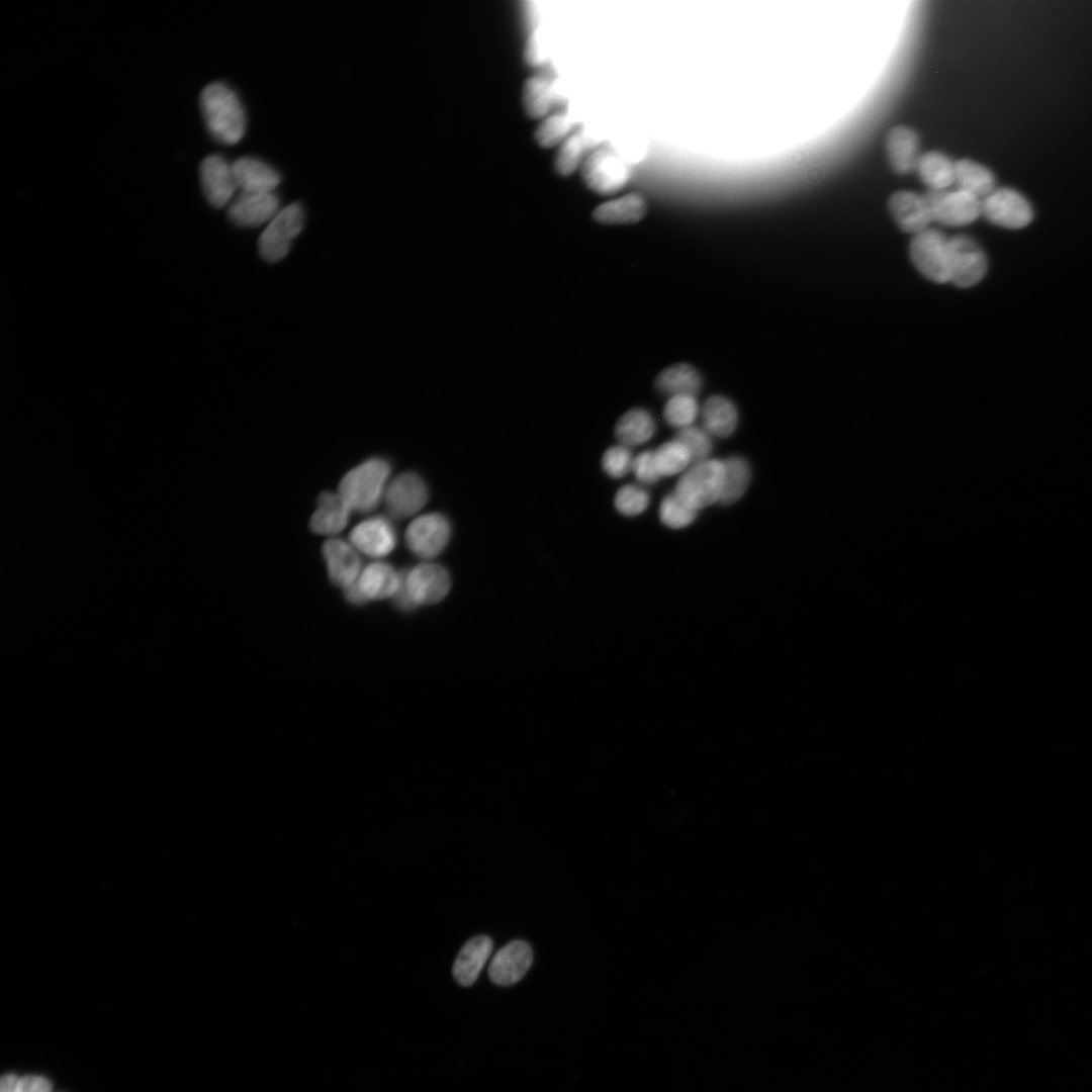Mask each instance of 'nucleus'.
<instances>
[{
	"label": "nucleus",
	"mask_w": 1092,
	"mask_h": 1092,
	"mask_svg": "<svg viewBox=\"0 0 1092 1092\" xmlns=\"http://www.w3.org/2000/svg\"><path fill=\"white\" fill-rule=\"evenodd\" d=\"M646 210L645 199L640 194L628 193L598 205L593 217L603 224L634 223L643 218Z\"/></svg>",
	"instance_id": "obj_24"
},
{
	"label": "nucleus",
	"mask_w": 1092,
	"mask_h": 1092,
	"mask_svg": "<svg viewBox=\"0 0 1092 1092\" xmlns=\"http://www.w3.org/2000/svg\"><path fill=\"white\" fill-rule=\"evenodd\" d=\"M572 132V122L564 112L550 113L540 120L534 131L536 143L544 148L558 147Z\"/></svg>",
	"instance_id": "obj_33"
},
{
	"label": "nucleus",
	"mask_w": 1092,
	"mask_h": 1092,
	"mask_svg": "<svg viewBox=\"0 0 1092 1092\" xmlns=\"http://www.w3.org/2000/svg\"><path fill=\"white\" fill-rule=\"evenodd\" d=\"M533 951L528 942L513 940L498 949L488 967V976L498 986H509L520 981L529 970Z\"/></svg>",
	"instance_id": "obj_17"
},
{
	"label": "nucleus",
	"mask_w": 1092,
	"mask_h": 1092,
	"mask_svg": "<svg viewBox=\"0 0 1092 1092\" xmlns=\"http://www.w3.org/2000/svg\"><path fill=\"white\" fill-rule=\"evenodd\" d=\"M232 167L241 191H274L281 181L279 172L257 157H240L232 162Z\"/></svg>",
	"instance_id": "obj_20"
},
{
	"label": "nucleus",
	"mask_w": 1092,
	"mask_h": 1092,
	"mask_svg": "<svg viewBox=\"0 0 1092 1092\" xmlns=\"http://www.w3.org/2000/svg\"><path fill=\"white\" fill-rule=\"evenodd\" d=\"M705 430L717 437H728L737 426V411L728 398L721 395L709 397L702 410Z\"/></svg>",
	"instance_id": "obj_27"
},
{
	"label": "nucleus",
	"mask_w": 1092,
	"mask_h": 1092,
	"mask_svg": "<svg viewBox=\"0 0 1092 1092\" xmlns=\"http://www.w3.org/2000/svg\"><path fill=\"white\" fill-rule=\"evenodd\" d=\"M675 439L688 448L694 465L706 461L712 451L710 434L705 429L692 426L684 428Z\"/></svg>",
	"instance_id": "obj_37"
},
{
	"label": "nucleus",
	"mask_w": 1092,
	"mask_h": 1092,
	"mask_svg": "<svg viewBox=\"0 0 1092 1092\" xmlns=\"http://www.w3.org/2000/svg\"><path fill=\"white\" fill-rule=\"evenodd\" d=\"M350 512L351 509L339 493L325 491L317 498L309 527L315 534L336 535L347 526Z\"/></svg>",
	"instance_id": "obj_23"
},
{
	"label": "nucleus",
	"mask_w": 1092,
	"mask_h": 1092,
	"mask_svg": "<svg viewBox=\"0 0 1092 1092\" xmlns=\"http://www.w3.org/2000/svg\"><path fill=\"white\" fill-rule=\"evenodd\" d=\"M932 221L947 226H963L981 215V199L961 189L929 191L924 195Z\"/></svg>",
	"instance_id": "obj_9"
},
{
	"label": "nucleus",
	"mask_w": 1092,
	"mask_h": 1092,
	"mask_svg": "<svg viewBox=\"0 0 1092 1092\" xmlns=\"http://www.w3.org/2000/svg\"><path fill=\"white\" fill-rule=\"evenodd\" d=\"M303 225L304 211L298 202L279 209L259 238L261 257L270 263H276L285 258L291 242L299 235Z\"/></svg>",
	"instance_id": "obj_7"
},
{
	"label": "nucleus",
	"mask_w": 1092,
	"mask_h": 1092,
	"mask_svg": "<svg viewBox=\"0 0 1092 1092\" xmlns=\"http://www.w3.org/2000/svg\"><path fill=\"white\" fill-rule=\"evenodd\" d=\"M429 492L423 478L415 472H403L394 477L384 492L387 513L394 519H404L419 513L427 504Z\"/></svg>",
	"instance_id": "obj_13"
},
{
	"label": "nucleus",
	"mask_w": 1092,
	"mask_h": 1092,
	"mask_svg": "<svg viewBox=\"0 0 1092 1092\" xmlns=\"http://www.w3.org/2000/svg\"><path fill=\"white\" fill-rule=\"evenodd\" d=\"M18 1077L15 1074H6L1 1078L0 1090L1 1092H13Z\"/></svg>",
	"instance_id": "obj_44"
},
{
	"label": "nucleus",
	"mask_w": 1092,
	"mask_h": 1092,
	"mask_svg": "<svg viewBox=\"0 0 1092 1092\" xmlns=\"http://www.w3.org/2000/svg\"><path fill=\"white\" fill-rule=\"evenodd\" d=\"M915 170L931 191L946 190L954 183V162L939 151H928L920 155Z\"/></svg>",
	"instance_id": "obj_25"
},
{
	"label": "nucleus",
	"mask_w": 1092,
	"mask_h": 1092,
	"mask_svg": "<svg viewBox=\"0 0 1092 1092\" xmlns=\"http://www.w3.org/2000/svg\"><path fill=\"white\" fill-rule=\"evenodd\" d=\"M632 470L637 479L643 483H655L662 476L656 463L654 451H644L639 454L633 460Z\"/></svg>",
	"instance_id": "obj_40"
},
{
	"label": "nucleus",
	"mask_w": 1092,
	"mask_h": 1092,
	"mask_svg": "<svg viewBox=\"0 0 1092 1092\" xmlns=\"http://www.w3.org/2000/svg\"><path fill=\"white\" fill-rule=\"evenodd\" d=\"M649 495L643 488L636 485L621 487L615 496L616 509L625 516L641 514L648 506Z\"/></svg>",
	"instance_id": "obj_38"
},
{
	"label": "nucleus",
	"mask_w": 1092,
	"mask_h": 1092,
	"mask_svg": "<svg viewBox=\"0 0 1092 1092\" xmlns=\"http://www.w3.org/2000/svg\"><path fill=\"white\" fill-rule=\"evenodd\" d=\"M524 18L530 32L537 30L540 22L539 10L535 2H524Z\"/></svg>",
	"instance_id": "obj_43"
},
{
	"label": "nucleus",
	"mask_w": 1092,
	"mask_h": 1092,
	"mask_svg": "<svg viewBox=\"0 0 1092 1092\" xmlns=\"http://www.w3.org/2000/svg\"><path fill=\"white\" fill-rule=\"evenodd\" d=\"M555 101V90L550 79L542 75L529 77L523 86L522 103L526 114L532 119H542Z\"/></svg>",
	"instance_id": "obj_28"
},
{
	"label": "nucleus",
	"mask_w": 1092,
	"mask_h": 1092,
	"mask_svg": "<svg viewBox=\"0 0 1092 1092\" xmlns=\"http://www.w3.org/2000/svg\"><path fill=\"white\" fill-rule=\"evenodd\" d=\"M450 536L451 526L447 518L430 513L412 521L405 532V543L415 555L430 559L444 550Z\"/></svg>",
	"instance_id": "obj_12"
},
{
	"label": "nucleus",
	"mask_w": 1092,
	"mask_h": 1092,
	"mask_svg": "<svg viewBox=\"0 0 1092 1092\" xmlns=\"http://www.w3.org/2000/svg\"><path fill=\"white\" fill-rule=\"evenodd\" d=\"M524 60L530 67L542 66L543 49L538 30L530 32L524 49Z\"/></svg>",
	"instance_id": "obj_42"
},
{
	"label": "nucleus",
	"mask_w": 1092,
	"mask_h": 1092,
	"mask_svg": "<svg viewBox=\"0 0 1092 1092\" xmlns=\"http://www.w3.org/2000/svg\"><path fill=\"white\" fill-rule=\"evenodd\" d=\"M579 170L585 186L600 195L620 192L632 176L631 164L611 147H601L589 153Z\"/></svg>",
	"instance_id": "obj_4"
},
{
	"label": "nucleus",
	"mask_w": 1092,
	"mask_h": 1092,
	"mask_svg": "<svg viewBox=\"0 0 1092 1092\" xmlns=\"http://www.w3.org/2000/svg\"><path fill=\"white\" fill-rule=\"evenodd\" d=\"M582 131H572L558 147L554 156V170L560 176H570L580 168L587 148Z\"/></svg>",
	"instance_id": "obj_32"
},
{
	"label": "nucleus",
	"mask_w": 1092,
	"mask_h": 1092,
	"mask_svg": "<svg viewBox=\"0 0 1092 1092\" xmlns=\"http://www.w3.org/2000/svg\"><path fill=\"white\" fill-rule=\"evenodd\" d=\"M323 555L331 581L343 589L352 585L362 571L357 549L343 539L333 538L323 546Z\"/></svg>",
	"instance_id": "obj_18"
},
{
	"label": "nucleus",
	"mask_w": 1092,
	"mask_h": 1092,
	"mask_svg": "<svg viewBox=\"0 0 1092 1092\" xmlns=\"http://www.w3.org/2000/svg\"><path fill=\"white\" fill-rule=\"evenodd\" d=\"M954 183L958 189L981 200L996 189L994 174L984 165L970 159L954 162Z\"/></svg>",
	"instance_id": "obj_26"
},
{
	"label": "nucleus",
	"mask_w": 1092,
	"mask_h": 1092,
	"mask_svg": "<svg viewBox=\"0 0 1092 1092\" xmlns=\"http://www.w3.org/2000/svg\"><path fill=\"white\" fill-rule=\"evenodd\" d=\"M633 460L627 447L623 445L614 446L605 452L602 466L609 476L620 478L632 469Z\"/></svg>",
	"instance_id": "obj_39"
},
{
	"label": "nucleus",
	"mask_w": 1092,
	"mask_h": 1092,
	"mask_svg": "<svg viewBox=\"0 0 1092 1092\" xmlns=\"http://www.w3.org/2000/svg\"><path fill=\"white\" fill-rule=\"evenodd\" d=\"M490 937L478 935L469 939L459 951L453 965V977L464 987L471 986L477 979L492 951Z\"/></svg>",
	"instance_id": "obj_22"
},
{
	"label": "nucleus",
	"mask_w": 1092,
	"mask_h": 1092,
	"mask_svg": "<svg viewBox=\"0 0 1092 1092\" xmlns=\"http://www.w3.org/2000/svg\"><path fill=\"white\" fill-rule=\"evenodd\" d=\"M53 1085L46 1077L26 1075L18 1078L13 1092H52Z\"/></svg>",
	"instance_id": "obj_41"
},
{
	"label": "nucleus",
	"mask_w": 1092,
	"mask_h": 1092,
	"mask_svg": "<svg viewBox=\"0 0 1092 1092\" xmlns=\"http://www.w3.org/2000/svg\"><path fill=\"white\" fill-rule=\"evenodd\" d=\"M699 412L698 402L693 395H675L667 400L663 415L665 421L680 429L690 427Z\"/></svg>",
	"instance_id": "obj_35"
},
{
	"label": "nucleus",
	"mask_w": 1092,
	"mask_h": 1092,
	"mask_svg": "<svg viewBox=\"0 0 1092 1092\" xmlns=\"http://www.w3.org/2000/svg\"><path fill=\"white\" fill-rule=\"evenodd\" d=\"M725 475L724 462L712 459L695 464L677 481L674 493L695 510L718 502Z\"/></svg>",
	"instance_id": "obj_5"
},
{
	"label": "nucleus",
	"mask_w": 1092,
	"mask_h": 1092,
	"mask_svg": "<svg viewBox=\"0 0 1092 1092\" xmlns=\"http://www.w3.org/2000/svg\"><path fill=\"white\" fill-rule=\"evenodd\" d=\"M349 538L358 551L374 558L388 555L396 545L394 526L383 516L360 522L352 529Z\"/></svg>",
	"instance_id": "obj_16"
},
{
	"label": "nucleus",
	"mask_w": 1092,
	"mask_h": 1092,
	"mask_svg": "<svg viewBox=\"0 0 1092 1092\" xmlns=\"http://www.w3.org/2000/svg\"><path fill=\"white\" fill-rule=\"evenodd\" d=\"M910 258L915 268L927 279L936 283L950 280L948 239L940 231L928 228L914 235L910 244Z\"/></svg>",
	"instance_id": "obj_6"
},
{
	"label": "nucleus",
	"mask_w": 1092,
	"mask_h": 1092,
	"mask_svg": "<svg viewBox=\"0 0 1092 1092\" xmlns=\"http://www.w3.org/2000/svg\"><path fill=\"white\" fill-rule=\"evenodd\" d=\"M450 576L439 564L421 563L412 569L400 570V584L393 596L395 606L411 611L420 605L443 600L450 589Z\"/></svg>",
	"instance_id": "obj_3"
},
{
	"label": "nucleus",
	"mask_w": 1092,
	"mask_h": 1092,
	"mask_svg": "<svg viewBox=\"0 0 1092 1092\" xmlns=\"http://www.w3.org/2000/svg\"><path fill=\"white\" fill-rule=\"evenodd\" d=\"M889 211L905 233L916 235L929 228L932 221L924 195L911 190L894 192L888 202Z\"/></svg>",
	"instance_id": "obj_19"
},
{
	"label": "nucleus",
	"mask_w": 1092,
	"mask_h": 1092,
	"mask_svg": "<svg viewBox=\"0 0 1092 1092\" xmlns=\"http://www.w3.org/2000/svg\"><path fill=\"white\" fill-rule=\"evenodd\" d=\"M950 256V282L961 288L979 283L988 269V262L981 247L972 238L956 236L948 239Z\"/></svg>",
	"instance_id": "obj_11"
},
{
	"label": "nucleus",
	"mask_w": 1092,
	"mask_h": 1092,
	"mask_svg": "<svg viewBox=\"0 0 1092 1092\" xmlns=\"http://www.w3.org/2000/svg\"><path fill=\"white\" fill-rule=\"evenodd\" d=\"M202 115L210 134L226 145L238 143L246 130V112L236 91L223 82H212L199 97Z\"/></svg>",
	"instance_id": "obj_1"
},
{
	"label": "nucleus",
	"mask_w": 1092,
	"mask_h": 1092,
	"mask_svg": "<svg viewBox=\"0 0 1092 1092\" xmlns=\"http://www.w3.org/2000/svg\"><path fill=\"white\" fill-rule=\"evenodd\" d=\"M199 174L203 193L212 206L220 208L232 201L238 189L232 163L220 155H209L202 160Z\"/></svg>",
	"instance_id": "obj_15"
},
{
	"label": "nucleus",
	"mask_w": 1092,
	"mask_h": 1092,
	"mask_svg": "<svg viewBox=\"0 0 1092 1092\" xmlns=\"http://www.w3.org/2000/svg\"><path fill=\"white\" fill-rule=\"evenodd\" d=\"M981 215L995 225L1010 230L1022 229L1033 218L1026 198L1008 187L996 188L981 200Z\"/></svg>",
	"instance_id": "obj_8"
},
{
	"label": "nucleus",
	"mask_w": 1092,
	"mask_h": 1092,
	"mask_svg": "<svg viewBox=\"0 0 1092 1092\" xmlns=\"http://www.w3.org/2000/svg\"><path fill=\"white\" fill-rule=\"evenodd\" d=\"M724 462L725 475L718 503L730 505L738 500L750 480V468L746 460L738 456L727 458Z\"/></svg>",
	"instance_id": "obj_31"
},
{
	"label": "nucleus",
	"mask_w": 1092,
	"mask_h": 1092,
	"mask_svg": "<svg viewBox=\"0 0 1092 1092\" xmlns=\"http://www.w3.org/2000/svg\"><path fill=\"white\" fill-rule=\"evenodd\" d=\"M616 436L628 446L647 442L655 432L652 416L645 410L633 408L624 414L616 425Z\"/></svg>",
	"instance_id": "obj_30"
},
{
	"label": "nucleus",
	"mask_w": 1092,
	"mask_h": 1092,
	"mask_svg": "<svg viewBox=\"0 0 1092 1092\" xmlns=\"http://www.w3.org/2000/svg\"><path fill=\"white\" fill-rule=\"evenodd\" d=\"M697 516V510L681 500L674 492L666 495L661 502L659 517L661 522L670 528L678 529L690 525Z\"/></svg>",
	"instance_id": "obj_36"
},
{
	"label": "nucleus",
	"mask_w": 1092,
	"mask_h": 1092,
	"mask_svg": "<svg viewBox=\"0 0 1092 1092\" xmlns=\"http://www.w3.org/2000/svg\"><path fill=\"white\" fill-rule=\"evenodd\" d=\"M918 148L919 139L913 128L907 125L891 128L886 138V152L893 171L905 175L915 170Z\"/></svg>",
	"instance_id": "obj_21"
},
{
	"label": "nucleus",
	"mask_w": 1092,
	"mask_h": 1092,
	"mask_svg": "<svg viewBox=\"0 0 1092 1092\" xmlns=\"http://www.w3.org/2000/svg\"><path fill=\"white\" fill-rule=\"evenodd\" d=\"M655 384L658 390L670 397L675 395L695 396L701 389L702 379L694 367L680 363L662 370L657 375Z\"/></svg>",
	"instance_id": "obj_29"
},
{
	"label": "nucleus",
	"mask_w": 1092,
	"mask_h": 1092,
	"mask_svg": "<svg viewBox=\"0 0 1092 1092\" xmlns=\"http://www.w3.org/2000/svg\"><path fill=\"white\" fill-rule=\"evenodd\" d=\"M399 584L400 571L386 562L376 561L364 567L357 580L344 593L349 603L362 605L370 600L393 598Z\"/></svg>",
	"instance_id": "obj_10"
},
{
	"label": "nucleus",
	"mask_w": 1092,
	"mask_h": 1092,
	"mask_svg": "<svg viewBox=\"0 0 1092 1092\" xmlns=\"http://www.w3.org/2000/svg\"><path fill=\"white\" fill-rule=\"evenodd\" d=\"M279 198L274 191H241L228 208L230 219L241 226H258L279 210Z\"/></svg>",
	"instance_id": "obj_14"
},
{
	"label": "nucleus",
	"mask_w": 1092,
	"mask_h": 1092,
	"mask_svg": "<svg viewBox=\"0 0 1092 1092\" xmlns=\"http://www.w3.org/2000/svg\"><path fill=\"white\" fill-rule=\"evenodd\" d=\"M654 454L661 475L676 474L691 462L688 448L676 439L662 444Z\"/></svg>",
	"instance_id": "obj_34"
},
{
	"label": "nucleus",
	"mask_w": 1092,
	"mask_h": 1092,
	"mask_svg": "<svg viewBox=\"0 0 1092 1092\" xmlns=\"http://www.w3.org/2000/svg\"><path fill=\"white\" fill-rule=\"evenodd\" d=\"M390 471L387 460L380 457L367 459L345 474L338 493L351 511L369 513L384 496Z\"/></svg>",
	"instance_id": "obj_2"
}]
</instances>
